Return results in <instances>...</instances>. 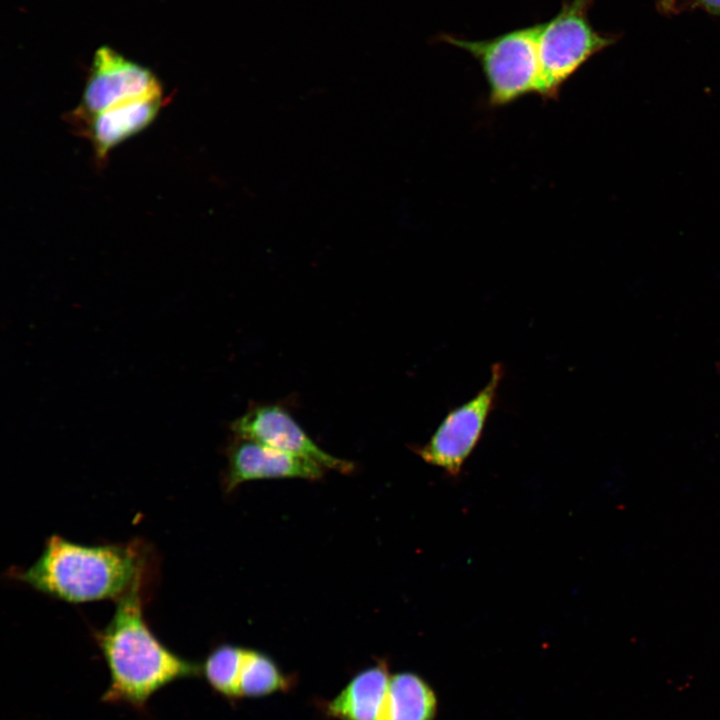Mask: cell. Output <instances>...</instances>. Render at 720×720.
Wrapping results in <instances>:
<instances>
[{"instance_id":"1","label":"cell","mask_w":720,"mask_h":720,"mask_svg":"<svg viewBox=\"0 0 720 720\" xmlns=\"http://www.w3.org/2000/svg\"><path fill=\"white\" fill-rule=\"evenodd\" d=\"M140 591L141 581L118 598L110 622L95 634L110 674L103 701L137 709L166 685L201 673V664L175 654L150 630Z\"/></svg>"},{"instance_id":"2","label":"cell","mask_w":720,"mask_h":720,"mask_svg":"<svg viewBox=\"0 0 720 720\" xmlns=\"http://www.w3.org/2000/svg\"><path fill=\"white\" fill-rule=\"evenodd\" d=\"M143 559L131 545L87 546L58 535L16 578L35 590L70 603L120 598L142 580Z\"/></svg>"},{"instance_id":"3","label":"cell","mask_w":720,"mask_h":720,"mask_svg":"<svg viewBox=\"0 0 720 720\" xmlns=\"http://www.w3.org/2000/svg\"><path fill=\"white\" fill-rule=\"evenodd\" d=\"M540 26L517 29L490 40L470 41L450 35H442L441 40L477 59L488 84V104L497 108L527 94H538Z\"/></svg>"},{"instance_id":"4","label":"cell","mask_w":720,"mask_h":720,"mask_svg":"<svg viewBox=\"0 0 720 720\" xmlns=\"http://www.w3.org/2000/svg\"><path fill=\"white\" fill-rule=\"evenodd\" d=\"M593 0H568L548 22L540 24L538 95L556 99L563 84L594 54L612 45L615 37L596 31L589 22Z\"/></svg>"},{"instance_id":"5","label":"cell","mask_w":720,"mask_h":720,"mask_svg":"<svg viewBox=\"0 0 720 720\" xmlns=\"http://www.w3.org/2000/svg\"><path fill=\"white\" fill-rule=\"evenodd\" d=\"M503 376L502 365L495 363L486 385L470 400L451 409L429 441L414 447V452L426 463L458 476L482 436Z\"/></svg>"},{"instance_id":"6","label":"cell","mask_w":720,"mask_h":720,"mask_svg":"<svg viewBox=\"0 0 720 720\" xmlns=\"http://www.w3.org/2000/svg\"><path fill=\"white\" fill-rule=\"evenodd\" d=\"M155 75L114 49L96 50L80 104L71 114L77 125L121 102L161 91Z\"/></svg>"},{"instance_id":"7","label":"cell","mask_w":720,"mask_h":720,"mask_svg":"<svg viewBox=\"0 0 720 720\" xmlns=\"http://www.w3.org/2000/svg\"><path fill=\"white\" fill-rule=\"evenodd\" d=\"M230 429L237 437L315 462L324 469L351 473L355 465L319 447L292 415L278 404H256L235 419Z\"/></svg>"},{"instance_id":"8","label":"cell","mask_w":720,"mask_h":720,"mask_svg":"<svg viewBox=\"0 0 720 720\" xmlns=\"http://www.w3.org/2000/svg\"><path fill=\"white\" fill-rule=\"evenodd\" d=\"M227 458L228 465L224 478L227 492L252 480L277 478L318 480L326 471L308 459L237 436L227 447Z\"/></svg>"},{"instance_id":"9","label":"cell","mask_w":720,"mask_h":720,"mask_svg":"<svg viewBox=\"0 0 720 720\" xmlns=\"http://www.w3.org/2000/svg\"><path fill=\"white\" fill-rule=\"evenodd\" d=\"M163 93L153 92L114 105L75 125L91 141L98 160L117 145L139 133L156 118Z\"/></svg>"},{"instance_id":"10","label":"cell","mask_w":720,"mask_h":720,"mask_svg":"<svg viewBox=\"0 0 720 720\" xmlns=\"http://www.w3.org/2000/svg\"><path fill=\"white\" fill-rule=\"evenodd\" d=\"M390 677L383 662L361 670L328 702V714L337 720H384Z\"/></svg>"},{"instance_id":"11","label":"cell","mask_w":720,"mask_h":720,"mask_svg":"<svg viewBox=\"0 0 720 720\" xmlns=\"http://www.w3.org/2000/svg\"><path fill=\"white\" fill-rule=\"evenodd\" d=\"M437 700L418 675L402 672L390 677L384 720H434Z\"/></svg>"},{"instance_id":"12","label":"cell","mask_w":720,"mask_h":720,"mask_svg":"<svg viewBox=\"0 0 720 720\" xmlns=\"http://www.w3.org/2000/svg\"><path fill=\"white\" fill-rule=\"evenodd\" d=\"M289 678L268 655L246 649L239 678L240 697H262L287 690Z\"/></svg>"},{"instance_id":"13","label":"cell","mask_w":720,"mask_h":720,"mask_svg":"<svg viewBox=\"0 0 720 720\" xmlns=\"http://www.w3.org/2000/svg\"><path fill=\"white\" fill-rule=\"evenodd\" d=\"M246 649L232 644H222L213 649L201 664V673L218 694L240 698L239 678Z\"/></svg>"},{"instance_id":"14","label":"cell","mask_w":720,"mask_h":720,"mask_svg":"<svg viewBox=\"0 0 720 720\" xmlns=\"http://www.w3.org/2000/svg\"><path fill=\"white\" fill-rule=\"evenodd\" d=\"M697 2L707 12L720 15V0H697Z\"/></svg>"},{"instance_id":"15","label":"cell","mask_w":720,"mask_h":720,"mask_svg":"<svg viewBox=\"0 0 720 720\" xmlns=\"http://www.w3.org/2000/svg\"><path fill=\"white\" fill-rule=\"evenodd\" d=\"M677 0H662L664 8H671Z\"/></svg>"}]
</instances>
